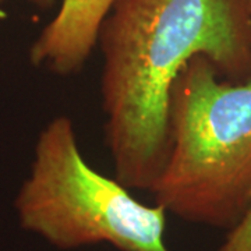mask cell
Instances as JSON below:
<instances>
[{
    "label": "cell",
    "instance_id": "obj_1",
    "mask_svg": "<svg viewBox=\"0 0 251 251\" xmlns=\"http://www.w3.org/2000/svg\"><path fill=\"white\" fill-rule=\"evenodd\" d=\"M100 103L115 179L150 191L171 147L175 81L205 56L229 81L251 78L249 0H117L102 24Z\"/></svg>",
    "mask_w": 251,
    "mask_h": 251
},
{
    "label": "cell",
    "instance_id": "obj_2",
    "mask_svg": "<svg viewBox=\"0 0 251 251\" xmlns=\"http://www.w3.org/2000/svg\"><path fill=\"white\" fill-rule=\"evenodd\" d=\"M171 147L150 193L168 214L230 230L251 208V78H222L196 56L175 81Z\"/></svg>",
    "mask_w": 251,
    "mask_h": 251
},
{
    "label": "cell",
    "instance_id": "obj_3",
    "mask_svg": "<svg viewBox=\"0 0 251 251\" xmlns=\"http://www.w3.org/2000/svg\"><path fill=\"white\" fill-rule=\"evenodd\" d=\"M14 209L24 230L60 250L105 243L119 251H171L165 242L168 212L137 201L122 183L95 171L64 115L38 135Z\"/></svg>",
    "mask_w": 251,
    "mask_h": 251
},
{
    "label": "cell",
    "instance_id": "obj_4",
    "mask_svg": "<svg viewBox=\"0 0 251 251\" xmlns=\"http://www.w3.org/2000/svg\"><path fill=\"white\" fill-rule=\"evenodd\" d=\"M117 0H62L29 48V62L54 75L78 74L98 46L102 24Z\"/></svg>",
    "mask_w": 251,
    "mask_h": 251
},
{
    "label": "cell",
    "instance_id": "obj_5",
    "mask_svg": "<svg viewBox=\"0 0 251 251\" xmlns=\"http://www.w3.org/2000/svg\"><path fill=\"white\" fill-rule=\"evenodd\" d=\"M218 251H251V208L242 221L227 232Z\"/></svg>",
    "mask_w": 251,
    "mask_h": 251
},
{
    "label": "cell",
    "instance_id": "obj_6",
    "mask_svg": "<svg viewBox=\"0 0 251 251\" xmlns=\"http://www.w3.org/2000/svg\"><path fill=\"white\" fill-rule=\"evenodd\" d=\"M31 1L35 4L36 7H39V9H44V10L50 9V7L54 4V0H31Z\"/></svg>",
    "mask_w": 251,
    "mask_h": 251
},
{
    "label": "cell",
    "instance_id": "obj_7",
    "mask_svg": "<svg viewBox=\"0 0 251 251\" xmlns=\"http://www.w3.org/2000/svg\"><path fill=\"white\" fill-rule=\"evenodd\" d=\"M249 1H250V7H251V0H249Z\"/></svg>",
    "mask_w": 251,
    "mask_h": 251
},
{
    "label": "cell",
    "instance_id": "obj_8",
    "mask_svg": "<svg viewBox=\"0 0 251 251\" xmlns=\"http://www.w3.org/2000/svg\"><path fill=\"white\" fill-rule=\"evenodd\" d=\"M0 1H1V0H0Z\"/></svg>",
    "mask_w": 251,
    "mask_h": 251
}]
</instances>
